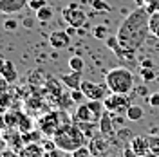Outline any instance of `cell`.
<instances>
[{
  "mask_svg": "<svg viewBox=\"0 0 159 157\" xmlns=\"http://www.w3.org/2000/svg\"><path fill=\"white\" fill-rule=\"evenodd\" d=\"M148 34L150 13L147 11V7H138L130 15H127V18L121 22L118 33H116L121 47L130 51V52H136L138 49H141V45L147 42Z\"/></svg>",
  "mask_w": 159,
  "mask_h": 157,
  "instance_id": "6da1fadb",
  "label": "cell"
},
{
  "mask_svg": "<svg viewBox=\"0 0 159 157\" xmlns=\"http://www.w3.org/2000/svg\"><path fill=\"white\" fill-rule=\"evenodd\" d=\"M52 139H54L56 146H58L61 152H70V154H72L74 150H78V148L89 145V143H87V136L80 130V127L74 121L63 125V127H60L58 130H56V134L52 136Z\"/></svg>",
  "mask_w": 159,
  "mask_h": 157,
  "instance_id": "7a4b0ae2",
  "label": "cell"
},
{
  "mask_svg": "<svg viewBox=\"0 0 159 157\" xmlns=\"http://www.w3.org/2000/svg\"><path fill=\"white\" fill-rule=\"evenodd\" d=\"M105 83L112 94H129L134 88V74L125 67H116L105 74Z\"/></svg>",
  "mask_w": 159,
  "mask_h": 157,
  "instance_id": "3957f363",
  "label": "cell"
},
{
  "mask_svg": "<svg viewBox=\"0 0 159 157\" xmlns=\"http://www.w3.org/2000/svg\"><path fill=\"white\" fill-rule=\"evenodd\" d=\"M105 105L103 101H87V103H80L72 121H87V123H99V119L103 116Z\"/></svg>",
  "mask_w": 159,
  "mask_h": 157,
  "instance_id": "277c9868",
  "label": "cell"
},
{
  "mask_svg": "<svg viewBox=\"0 0 159 157\" xmlns=\"http://www.w3.org/2000/svg\"><path fill=\"white\" fill-rule=\"evenodd\" d=\"M61 18L65 20V24L70 25V27H76V29L87 27V15L78 4H69L61 11Z\"/></svg>",
  "mask_w": 159,
  "mask_h": 157,
  "instance_id": "5b68a950",
  "label": "cell"
},
{
  "mask_svg": "<svg viewBox=\"0 0 159 157\" xmlns=\"http://www.w3.org/2000/svg\"><path fill=\"white\" fill-rule=\"evenodd\" d=\"M103 105H105V110L110 112L112 116H116V114L125 116L127 108L130 107V99L127 98V94H110L109 98L103 99Z\"/></svg>",
  "mask_w": 159,
  "mask_h": 157,
  "instance_id": "8992f818",
  "label": "cell"
},
{
  "mask_svg": "<svg viewBox=\"0 0 159 157\" xmlns=\"http://www.w3.org/2000/svg\"><path fill=\"white\" fill-rule=\"evenodd\" d=\"M61 116H63V112H51V114H47V116H42V119H40V130H42L45 136L52 137L60 127L67 125V123L60 121Z\"/></svg>",
  "mask_w": 159,
  "mask_h": 157,
  "instance_id": "52a82bcc",
  "label": "cell"
},
{
  "mask_svg": "<svg viewBox=\"0 0 159 157\" xmlns=\"http://www.w3.org/2000/svg\"><path fill=\"white\" fill-rule=\"evenodd\" d=\"M80 88H81V92L85 94V98L89 101H101V99H105V87L99 85V83L83 79V83H81Z\"/></svg>",
  "mask_w": 159,
  "mask_h": 157,
  "instance_id": "ba28073f",
  "label": "cell"
},
{
  "mask_svg": "<svg viewBox=\"0 0 159 157\" xmlns=\"http://www.w3.org/2000/svg\"><path fill=\"white\" fill-rule=\"evenodd\" d=\"M89 150L92 157H101L103 154H107V150H109V143H107V139L103 134H96L92 139H89Z\"/></svg>",
  "mask_w": 159,
  "mask_h": 157,
  "instance_id": "9c48e42d",
  "label": "cell"
},
{
  "mask_svg": "<svg viewBox=\"0 0 159 157\" xmlns=\"http://www.w3.org/2000/svg\"><path fill=\"white\" fill-rule=\"evenodd\" d=\"M49 43L52 49H67L70 43V34L67 31H52L49 34Z\"/></svg>",
  "mask_w": 159,
  "mask_h": 157,
  "instance_id": "30bf717a",
  "label": "cell"
},
{
  "mask_svg": "<svg viewBox=\"0 0 159 157\" xmlns=\"http://www.w3.org/2000/svg\"><path fill=\"white\" fill-rule=\"evenodd\" d=\"M105 43H107V47H109L119 60H130L136 54V52H130V51L123 49L121 43H119V40H118V36H109V38H105Z\"/></svg>",
  "mask_w": 159,
  "mask_h": 157,
  "instance_id": "8fae6325",
  "label": "cell"
},
{
  "mask_svg": "<svg viewBox=\"0 0 159 157\" xmlns=\"http://www.w3.org/2000/svg\"><path fill=\"white\" fill-rule=\"evenodd\" d=\"M27 4H29V0H0V13L15 15V13H20Z\"/></svg>",
  "mask_w": 159,
  "mask_h": 157,
  "instance_id": "7c38bea8",
  "label": "cell"
},
{
  "mask_svg": "<svg viewBox=\"0 0 159 157\" xmlns=\"http://www.w3.org/2000/svg\"><path fill=\"white\" fill-rule=\"evenodd\" d=\"M129 146L138 154V157H148L150 154V146H148V137L145 136H136L130 139Z\"/></svg>",
  "mask_w": 159,
  "mask_h": 157,
  "instance_id": "4fadbf2b",
  "label": "cell"
},
{
  "mask_svg": "<svg viewBox=\"0 0 159 157\" xmlns=\"http://www.w3.org/2000/svg\"><path fill=\"white\" fill-rule=\"evenodd\" d=\"M60 81L69 88V90H76V88L81 87L83 78H81V72H80V70H70L67 74H61V76H60Z\"/></svg>",
  "mask_w": 159,
  "mask_h": 157,
  "instance_id": "5bb4252c",
  "label": "cell"
},
{
  "mask_svg": "<svg viewBox=\"0 0 159 157\" xmlns=\"http://www.w3.org/2000/svg\"><path fill=\"white\" fill-rule=\"evenodd\" d=\"M4 137L7 139L9 148H13L15 152H20L22 148L25 146L24 137H22V132H18L16 128H9V130H6V132H4Z\"/></svg>",
  "mask_w": 159,
  "mask_h": 157,
  "instance_id": "9a60e30c",
  "label": "cell"
},
{
  "mask_svg": "<svg viewBox=\"0 0 159 157\" xmlns=\"http://www.w3.org/2000/svg\"><path fill=\"white\" fill-rule=\"evenodd\" d=\"M45 150L42 148L40 143H31V145H25L18 152V157H43Z\"/></svg>",
  "mask_w": 159,
  "mask_h": 157,
  "instance_id": "2e32d148",
  "label": "cell"
},
{
  "mask_svg": "<svg viewBox=\"0 0 159 157\" xmlns=\"http://www.w3.org/2000/svg\"><path fill=\"white\" fill-rule=\"evenodd\" d=\"M110 116H112L110 112H103V116H101V119H99V134H103L105 137L114 132V125H112Z\"/></svg>",
  "mask_w": 159,
  "mask_h": 157,
  "instance_id": "e0dca14e",
  "label": "cell"
},
{
  "mask_svg": "<svg viewBox=\"0 0 159 157\" xmlns=\"http://www.w3.org/2000/svg\"><path fill=\"white\" fill-rule=\"evenodd\" d=\"M0 74L7 79L9 83H15V79L18 78L16 67H15V63H13L11 60H6V63H4V67H2V70H0Z\"/></svg>",
  "mask_w": 159,
  "mask_h": 157,
  "instance_id": "ac0fdd59",
  "label": "cell"
},
{
  "mask_svg": "<svg viewBox=\"0 0 159 157\" xmlns=\"http://www.w3.org/2000/svg\"><path fill=\"white\" fill-rule=\"evenodd\" d=\"M76 125L80 127V130L87 136V139H92L96 136V132L94 130H98L99 128V123H87V121H74Z\"/></svg>",
  "mask_w": 159,
  "mask_h": 157,
  "instance_id": "d6986e66",
  "label": "cell"
},
{
  "mask_svg": "<svg viewBox=\"0 0 159 157\" xmlns=\"http://www.w3.org/2000/svg\"><path fill=\"white\" fill-rule=\"evenodd\" d=\"M143 116H145V112L139 105H130L125 112V119H129V121H139V119H143Z\"/></svg>",
  "mask_w": 159,
  "mask_h": 157,
  "instance_id": "ffe728a7",
  "label": "cell"
},
{
  "mask_svg": "<svg viewBox=\"0 0 159 157\" xmlns=\"http://www.w3.org/2000/svg\"><path fill=\"white\" fill-rule=\"evenodd\" d=\"M52 16H54V9L51 6H45V7H42L40 11H36V20L38 22H49Z\"/></svg>",
  "mask_w": 159,
  "mask_h": 157,
  "instance_id": "44dd1931",
  "label": "cell"
},
{
  "mask_svg": "<svg viewBox=\"0 0 159 157\" xmlns=\"http://www.w3.org/2000/svg\"><path fill=\"white\" fill-rule=\"evenodd\" d=\"M148 146H150L148 157H157L159 155V136H156V134L148 136Z\"/></svg>",
  "mask_w": 159,
  "mask_h": 157,
  "instance_id": "7402d4cb",
  "label": "cell"
},
{
  "mask_svg": "<svg viewBox=\"0 0 159 157\" xmlns=\"http://www.w3.org/2000/svg\"><path fill=\"white\" fill-rule=\"evenodd\" d=\"M22 137H24V143H25V145H31V143H40L42 130H31V132H25V134H22Z\"/></svg>",
  "mask_w": 159,
  "mask_h": 157,
  "instance_id": "603a6c76",
  "label": "cell"
},
{
  "mask_svg": "<svg viewBox=\"0 0 159 157\" xmlns=\"http://www.w3.org/2000/svg\"><path fill=\"white\" fill-rule=\"evenodd\" d=\"M69 67L70 70H83V67H85V61H83V58L80 56V54H74V56H70L69 58Z\"/></svg>",
  "mask_w": 159,
  "mask_h": 157,
  "instance_id": "cb8c5ba5",
  "label": "cell"
},
{
  "mask_svg": "<svg viewBox=\"0 0 159 157\" xmlns=\"http://www.w3.org/2000/svg\"><path fill=\"white\" fill-rule=\"evenodd\" d=\"M33 130V119L29 118V116H22V119H20V125H18V132H22V134H25V132H31Z\"/></svg>",
  "mask_w": 159,
  "mask_h": 157,
  "instance_id": "d4e9b609",
  "label": "cell"
},
{
  "mask_svg": "<svg viewBox=\"0 0 159 157\" xmlns=\"http://www.w3.org/2000/svg\"><path fill=\"white\" fill-rule=\"evenodd\" d=\"M150 34L159 38V13L150 15Z\"/></svg>",
  "mask_w": 159,
  "mask_h": 157,
  "instance_id": "484cf974",
  "label": "cell"
},
{
  "mask_svg": "<svg viewBox=\"0 0 159 157\" xmlns=\"http://www.w3.org/2000/svg\"><path fill=\"white\" fill-rule=\"evenodd\" d=\"M90 7L94 11H105V13L112 11V7H110L105 0H90Z\"/></svg>",
  "mask_w": 159,
  "mask_h": 157,
  "instance_id": "4316f807",
  "label": "cell"
},
{
  "mask_svg": "<svg viewBox=\"0 0 159 157\" xmlns=\"http://www.w3.org/2000/svg\"><path fill=\"white\" fill-rule=\"evenodd\" d=\"M139 76H141L143 81H154V79L157 78V74L154 72V69H143V67L139 70Z\"/></svg>",
  "mask_w": 159,
  "mask_h": 157,
  "instance_id": "83f0119b",
  "label": "cell"
},
{
  "mask_svg": "<svg viewBox=\"0 0 159 157\" xmlns=\"http://www.w3.org/2000/svg\"><path fill=\"white\" fill-rule=\"evenodd\" d=\"M27 6H29L31 9H33L34 13H36V11H40L42 7L49 6V4H47V0H29V4H27Z\"/></svg>",
  "mask_w": 159,
  "mask_h": 157,
  "instance_id": "f1b7e54d",
  "label": "cell"
},
{
  "mask_svg": "<svg viewBox=\"0 0 159 157\" xmlns=\"http://www.w3.org/2000/svg\"><path fill=\"white\" fill-rule=\"evenodd\" d=\"M72 157H92V154H90L89 146L85 145V146H81V148H78V150H74V152H72Z\"/></svg>",
  "mask_w": 159,
  "mask_h": 157,
  "instance_id": "f546056e",
  "label": "cell"
},
{
  "mask_svg": "<svg viewBox=\"0 0 159 157\" xmlns=\"http://www.w3.org/2000/svg\"><path fill=\"white\" fill-rule=\"evenodd\" d=\"M94 38H98V40L109 38V36H107V27H105V25H98V27H94Z\"/></svg>",
  "mask_w": 159,
  "mask_h": 157,
  "instance_id": "4dcf8cb0",
  "label": "cell"
},
{
  "mask_svg": "<svg viewBox=\"0 0 159 157\" xmlns=\"http://www.w3.org/2000/svg\"><path fill=\"white\" fill-rule=\"evenodd\" d=\"M70 98H72L74 103H81L83 98H85V94L81 92V88H76V90H70Z\"/></svg>",
  "mask_w": 159,
  "mask_h": 157,
  "instance_id": "1f68e13d",
  "label": "cell"
},
{
  "mask_svg": "<svg viewBox=\"0 0 159 157\" xmlns=\"http://www.w3.org/2000/svg\"><path fill=\"white\" fill-rule=\"evenodd\" d=\"M4 29L6 31H15V29H18V22L15 18H7L6 22H4Z\"/></svg>",
  "mask_w": 159,
  "mask_h": 157,
  "instance_id": "d6a6232c",
  "label": "cell"
},
{
  "mask_svg": "<svg viewBox=\"0 0 159 157\" xmlns=\"http://www.w3.org/2000/svg\"><path fill=\"white\" fill-rule=\"evenodd\" d=\"M40 145H42V148H43L45 152H49V150H54V148H58V146H56V143H54V139H45V141H42Z\"/></svg>",
  "mask_w": 159,
  "mask_h": 157,
  "instance_id": "836d02e7",
  "label": "cell"
},
{
  "mask_svg": "<svg viewBox=\"0 0 159 157\" xmlns=\"http://www.w3.org/2000/svg\"><path fill=\"white\" fill-rule=\"evenodd\" d=\"M6 92H9V81L0 74V96L6 94Z\"/></svg>",
  "mask_w": 159,
  "mask_h": 157,
  "instance_id": "e575fe53",
  "label": "cell"
},
{
  "mask_svg": "<svg viewBox=\"0 0 159 157\" xmlns=\"http://www.w3.org/2000/svg\"><path fill=\"white\" fill-rule=\"evenodd\" d=\"M148 103H150V107H154V108L159 107V92L150 94V96H148Z\"/></svg>",
  "mask_w": 159,
  "mask_h": 157,
  "instance_id": "d590c367",
  "label": "cell"
},
{
  "mask_svg": "<svg viewBox=\"0 0 159 157\" xmlns=\"http://www.w3.org/2000/svg\"><path fill=\"white\" fill-rule=\"evenodd\" d=\"M61 155H63V154H61L60 148H54V150H49V152L43 154V157H61Z\"/></svg>",
  "mask_w": 159,
  "mask_h": 157,
  "instance_id": "8d00e7d4",
  "label": "cell"
},
{
  "mask_svg": "<svg viewBox=\"0 0 159 157\" xmlns=\"http://www.w3.org/2000/svg\"><path fill=\"white\" fill-rule=\"evenodd\" d=\"M0 157H18V152H15L13 148H7V150L0 152Z\"/></svg>",
  "mask_w": 159,
  "mask_h": 157,
  "instance_id": "74e56055",
  "label": "cell"
},
{
  "mask_svg": "<svg viewBox=\"0 0 159 157\" xmlns=\"http://www.w3.org/2000/svg\"><path fill=\"white\" fill-rule=\"evenodd\" d=\"M145 7H147V11H148L150 15L159 13V2H156V4H148V6H145Z\"/></svg>",
  "mask_w": 159,
  "mask_h": 157,
  "instance_id": "f35d334b",
  "label": "cell"
},
{
  "mask_svg": "<svg viewBox=\"0 0 159 157\" xmlns=\"http://www.w3.org/2000/svg\"><path fill=\"white\" fill-rule=\"evenodd\" d=\"M7 148H9V143H7V139L2 136V137H0V152H4V150H7Z\"/></svg>",
  "mask_w": 159,
  "mask_h": 157,
  "instance_id": "ab89813d",
  "label": "cell"
},
{
  "mask_svg": "<svg viewBox=\"0 0 159 157\" xmlns=\"http://www.w3.org/2000/svg\"><path fill=\"white\" fill-rule=\"evenodd\" d=\"M123 157H138V154H136L130 146H127L125 148V152H123Z\"/></svg>",
  "mask_w": 159,
  "mask_h": 157,
  "instance_id": "60d3db41",
  "label": "cell"
},
{
  "mask_svg": "<svg viewBox=\"0 0 159 157\" xmlns=\"http://www.w3.org/2000/svg\"><path fill=\"white\" fill-rule=\"evenodd\" d=\"M141 67H143V69H152L154 63H152V60H143V61H141Z\"/></svg>",
  "mask_w": 159,
  "mask_h": 157,
  "instance_id": "b9f144b4",
  "label": "cell"
},
{
  "mask_svg": "<svg viewBox=\"0 0 159 157\" xmlns=\"http://www.w3.org/2000/svg\"><path fill=\"white\" fill-rule=\"evenodd\" d=\"M76 27H70V25H67V33H69V34H74V33H76Z\"/></svg>",
  "mask_w": 159,
  "mask_h": 157,
  "instance_id": "7bdbcfd3",
  "label": "cell"
},
{
  "mask_svg": "<svg viewBox=\"0 0 159 157\" xmlns=\"http://www.w3.org/2000/svg\"><path fill=\"white\" fill-rule=\"evenodd\" d=\"M143 2H145V6H148V4H156L159 0H143Z\"/></svg>",
  "mask_w": 159,
  "mask_h": 157,
  "instance_id": "ee69618b",
  "label": "cell"
},
{
  "mask_svg": "<svg viewBox=\"0 0 159 157\" xmlns=\"http://www.w3.org/2000/svg\"><path fill=\"white\" fill-rule=\"evenodd\" d=\"M4 63H6V60H4L2 56H0V70H2V67H4Z\"/></svg>",
  "mask_w": 159,
  "mask_h": 157,
  "instance_id": "f6af8a7d",
  "label": "cell"
},
{
  "mask_svg": "<svg viewBox=\"0 0 159 157\" xmlns=\"http://www.w3.org/2000/svg\"><path fill=\"white\" fill-rule=\"evenodd\" d=\"M61 157H72V154H70V152H63V155Z\"/></svg>",
  "mask_w": 159,
  "mask_h": 157,
  "instance_id": "bcb514c9",
  "label": "cell"
},
{
  "mask_svg": "<svg viewBox=\"0 0 159 157\" xmlns=\"http://www.w3.org/2000/svg\"><path fill=\"white\" fill-rule=\"evenodd\" d=\"M2 136H4V132H2V130H0V137H2Z\"/></svg>",
  "mask_w": 159,
  "mask_h": 157,
  "instance_id": "7dc6e473",
  "label": "cell"
},
{
  "mask_svg": "<svg viewBox=\"0 0 159 157\" xmlns=\"http://www.w3.org/2000/svg\"><path fill=\"white\" fill-rule=\"evenodd\" d=\"M157 157H159V155H157Z\"/></svg>",
  "mask_w": 159,
  "mask_h": 157,
  "instance_id": "c3c4849f",
  "label": "cell"
}]
</instances>
